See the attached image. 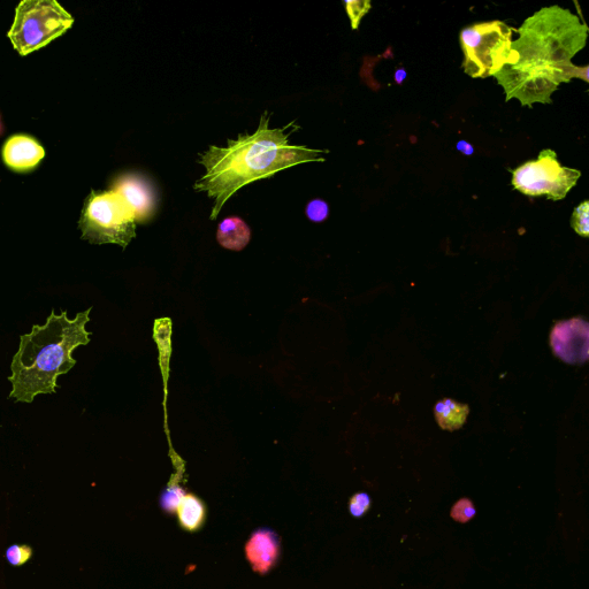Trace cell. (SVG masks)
Wrapping results in <instances>:
<instances>
[{
	"label": "cell",
	"instance_id": "obj_16",
	"mask_svg": "<svg viewBox=\"0 0 589 589\" xmlns=\"http://www.w3.org/2000/svg\"><path fill=\"white\" fill-rule=\"evenodd\" d=\"M186 494L187 492L180 485L170 484L162 495H160V508H162L167 515H174Z\"/></svg>",
	"mask_w": 589,
	"mask_h": 589
},
{
	"label": "cell",
	"instance_id": "obj_15",
	"mask_svg": "<svg viewBox=\"0 0 589 589\" xmlns=\"http://www.w3.org/2000/svg\"><path fill=\"white\" fill-rule=\"evenodd\" d=\"M434 413L436 422L442 430L453 432L463 427L468 419L470 408L466 404L446 399L436 403Z\"/></svg>",
	"mask_w": 589,
	"mask_h": 589
},
{
	"label": "cell",
	"instance_id": "obj_8",
	"mask_svg": "<svg viewBox=\"0 0 589 589\" xmlns=\"http://www.w3.org/2000/svg\"><path fill=\"white\" fill-rule=\"evenodd\" d=\"M512 172V186L530 197L545 196L554 202L562 201L575 188L581 172L558 162L556 152L543 150L537 160H531Z\"/></svg>",
	"mask_w": 589,
	"mask_h": 589
},
{
	"label": "cell",
	"instance_id": "obj_11",
	"mask_svg": "<svg viewBox=\"0 0 589 589\" xmlns=\"http://www.w3.org/2000/svg\"><path fill=\"white\" fill-rule=\"evenodd\" d=\"M45 157L44 148L34 137L13 135L3 147V160L7 167L15 172L34 170Z\"/></svg>",
	"mask_w": 589,
	"mask_h": 589
},
{
	"label": "cell",
	"instance_id": "obj_18",
	"mask_svg": "<svg viewBox=\"0 0 589 589\" xmlns=\"http://www.w3.org/2000/svg\"><path fill=\"white\" fill-rule=\"evenodd\" d=\"M344 5H346L351 27L357 30L359 25H361L362 19L371 10L372 4L370 0H349V2H344Z\"/></svg>",
	"mask_w": 589,
	"mask_h": 589
},
{
	"label": "cell",
	"instance_id": "obj_25",
	"mask_svg": "<svg viewBox=\"0 0 589 589\" xmlns=\"http://www.w3.org/2000/svg\"><path fill=\"white\" fill-rule=\"evenodd\" d=\"M5 132V127L3 124L2 116H0V136H3Z\"/></svg>",
	"mask_w": 589,
	"mask_h": 589
},
{
	"label": "cell",
	"instance_id": "obj_23",
	"mask_svg": "<svg viewBox=\"0 0 589 589\" xmlns=\"http://www.w3.org/2000/svg\"><path fill=\"white\" fill-rule=\"evenodd\" d=\"M456 149L460 152H462L463 155L465 156H473L474 155V147L471 143H469L468 141H458L456 144Z\"/></svg>",
	"mask_w": 589,
	"mask_h": 589
},
{
	"label": "cell",
	"instance_id": "obj_14",
	"mask_svg": "<svg viewBox=\"0 0 589 589\" xmlns=\"http://www.w3.org/2000/svg\"><path fill=\"white\" fill-rule=\"evenodd\" d=\"M250 228L240 218H227L220 224L217 239L228 250L241 251L250 242Z\"/></svg>",
	"mask_w": 589,
	"mask_h": 589
},
{
	"label": "cell",
	"instance_id": "obj_5",
	"mask_svg": "<svg viewBox=\"0 0 589 589\" xmlns=\"http://www.w3.org/2000/svg\"><path fill=\"white\" fill-rule=\"evenodd\" d=\"M514 29L502 21L481 22L462 30L463 70L473 79H486L506 65L516 64L518 57L511 49Z\"/></svg>",
	"mask_w": 589,
	"mask_h": 589
},
{
	"label": "cell",
	"instance_id": "obj_19",
	"mask_svg": "<svg viewBox=\"0 0 589 589\" xmlns=\"http://www.w3.org/2000/svg\"><path fill=\"white\" fill-rule=\"evenodd\" d=\"M477 511L470 499H461L455 503V506L450 511L451 518L458 523H469L471 519L476 516Z\"/></svg>",
	"mask_w": 589,
	"mask_h": 589
},
{
	"label": "cell",
	"instance_id": "obj_1",
	"mask_svg": "<svg viewBox=\"0 0 589 589\" xmlns=\"http://www.w3.org/2000/svg\"><path fill=\"white\" fill-rule=\"evenodd\" d=\"M270 117L269 112L263 114L254 134L240 135L237 140H229L227 147H210L200 155L198 163L206 172L195 183V190L214 200L211 220L217 219L229 198L251 182L300 164L325 162L321 155L328 151L289 144V137L300 129L292 128L295 122L272 129Z\"/></svg>",
	"mask_w": 589,
	"mask_h": 589
},
{
	"label": "cell",
	"instance_id": "obj_9",
	"mask_svg": "<svg viewBox=\"0 0 589 589\" xmlns=\"http://www.w3.org/2000/svg\"><path fill=\"white\" fill-rule=\"evenodd\" d=\"M555 355L568 364H583L589 356V325L581 318L560 321L550 335Z\"/></svg>",
	"mask_w": 589,
	"mask_h": 589
},
{
	"label": "cell",
	"instance_id": "obj_10",
	"mask_svg": "<svg viewBox=\"0 0 589 589\" xmlns=\"http://www.w3.org/2000/svg\"><path fill=\"white\" fill-rule=\"evenodd\" d=\"M246 556L258 575L270 573L280 561L281 540L277 532L260 527L251 534L246 545Z\"/></svg>",
	"mask_w": 589,
	"mask_h": 589
},
{
	"label": "cell",
	"instance_id": "obj_12",
	"mask_svg": "<svg viewBox=\"0 0 589 589\" xmlns=\"http://www.w3.org/2000/svg\"><path fill=\"white\" fill-rule=\"evenodd\" d=\"M113 190L134 213L137 223H144L155 212V195L141 178L124 177L117 181Z\"/></svg>",
	"mask_w": 589,
	"mask_h": 589
},
{
	"label": "cell",
	"instance_id": "obj_3",
	"mask_svg": "<svg viewBox=\"0 0 589 589\" xmlns=\"http://www.w3.org/2000/svg\"><path fill=\"white\" fill-rule=\"evenodd\" d=\"M517 33L511 44L516 64L563 66L586 47L588 28L577 15L554 5L527 18Z\"/></svg>",
	"mask_w": 589,
	"mask_h": 589
},
{
	"label": "cell",
	"instance_id": "obj_24",
	"mask_svg": "<svg viewBox=\"0 0 589 589\" xmlns=\"http://www.w3.org/2000/svg\"><path fill=\"white\" fill-rule=\"evenodd\" d=\"M407 78H408V73H407V71L404 70V68H399V70H396L395 75H394V79H395V82L397 84H399V86H401V84Z\"/></svg>",
	"mask_w": 589,
	"mask_h": 589
},
{
	"label": "cell",
	"instance_id": "obj_7",
	"mask_svg": "<svg viewBox=\"0 0 589 589\" xmlns=\"http://www.w3.org/2000/svg\"><path fill=\"white\" fill-rule=\"evenodd\" d=\"M136 219L114 191H93L84 203L80 227L82 237L95 244L114 243L126 248L136 236Z\"/></svg>",
	"mask_w": 589,
	"mask_h": 589
},
{
	"label": "cell",
	"instance_id": "obj_2",
	"mask_svg": "<svg viewBox=\"0 0 589 589\" xmlns=\"http://www.w3.org/2000/svg\"><path fill=\"white\" fill-rule=\"evenodd\" d=\"M91 309L68 318L67 311L56 315L52 310L47 323L33 326L32 332L21 335L18 353L11 364L10 399L33 403L37 395L55 394L58 377L76 365L74 350L87 346L91 333L87 331Z\"/></svg>",
	"mask_w": 589,
	"mask_h": 589
},
{
	"label": "cell",
	"instance_id": "obj_22",
	"mask_svg": "<svg viewBox=\"0 0 589 589\" xmlns=\"http://www.w3.org/2000/svg\"><path fill=\"white\" fill-rule=\"evenodd\" d=\"M330 214L328 204L323 200L311 201L307 206V216L313 223H323Z\"/></svg>",
	"mask_w": 589,
	"mask_h": 589
},
{
	"label": "cell",
	"instance_id": "obj_20",
	"mask_svg": "<svg viewBox=\"0 0 589 589\" xmlns=\"http://www.w3.org/2000/svg\"><path fill=\"white\" fill-rule=\"evenodd\" d=\"M371 496L366 493H357L349 501V512L355 518H362L371 509Z\"/></svg>",
	"mask_w": 589,
	"mask_h": 589
},
{
	"label": "cell",
	"instance_id": "obj_6",
	"mask_svg": "<svg viewBox=\"0 0 589 589\" xmlns=\"http://www.w3.org/2000/svg\"><path fill=\"white\" fill-rule=\"evenodd\" d=\"M73 24L72 15L56 0H24L15 10L7 36L19 55L25 57L47 47Z\"/></svg>",
	"mask_w": 589,
	"mask_h": 589
},
{
	"label": "cell",
	"instance_id": "obj_4",
	"mask_svg": "<svg viewBox=\"0 0 589 589\" xmlns=\"http://www.w3.org/2000/svg\"><path fill=\"white\" fill-rule=\"evenodd\" d=\"M589 67L572 63L563 66L510 64L494 75L506 93V102L518 99L523 106L552 104V96L562 83L573 79L589 82Z\"/></svg>",
	"mask_w": 589,
	"mask_h": 589
},
{
	"label": "cell",
	"instance_id": "obj_21",
	"mask_svg": "<svg viewBox=\"0 0 589 589\" xmlns=\"http://www.w3.org/2000/svg\"><path fill=\"white\" fill-rule=\"evenodd\" d=\"M32 555L33 550L28 546H12L6 552L7 561L14 566L27 563Z\"/></svg>",
	"mask_w": 589,
	"mask_h": 589
},
{
	"label": "cell",
	"instance_id": "obj_13",
	"mask_svg": "<svg viewBox=\"0 0 589 589\" xmlns=\"http://www.w3.org/2000/svg\"><path fill=\"white\" fill-rule=\"evenodd\" d=\"M182 530L189 533L201 531L208 519L206 504L195 494L187 493L175 512Z\"/></svg>",
	"mask_w": 589,
	"mask_h": 589
},
{
	"label": "cell",
	"instance_id": "obj_17",
	"mask_svg": "<svg viewBox=\"0 0 589 589\" xmlns=\"http://www.w3.org/2000/svg\"><path fill=\"white\" fill-rule=\"evenodd\" d=\"M571 227L578 235L585 237L589 236V202L580 203L575 210H573L571 217Z\"/></svg>",
	"mask_w": 589,
	"mask_h": 589
}]
</instances>
